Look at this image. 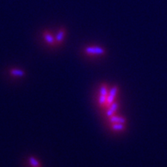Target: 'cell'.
I'll return each mask as SVG.
<instances>
[{
  "instance_id": "6da1fadb",
  "label": "cell",
  "mask_w": 167,
  "mask_h": 167,
  "mask_svg": "<svg viewBox=\"0 0 167 167\" xmlns=\"http://www.w3.org/2000/svg\"><path fill=\"white\" fill-rule=\"evenodd\" d=\"M84 53L89 56H99L104 55L105 54V50L101 46H91L84 48Z\"/></svg>"
},
{
  "instance_id": "7a4b0ae2",
  "label": "cell",
  "mask_w": 167,
  "mask_h": 167,
  "mask_svg": "<svg viewBox=\"0 0 167 167\" xmlns=\"http://www.w3.org/2000/svg\"><path fill=\"white\" fill-rule=\"evenodd\" d=\"M118 92H119V87L117 86H114L110 90V91L108 92V97H107V101H106V108H108V106L111 105L115 101V98L117 95Z\"/></svg>"
},
{
  "instance_id": "52a82bcc",
  "label": "cell",
  "mask_w": 167,
  "mask_h": 167,
  "mask_svg": "<svg viewBox=\"0 0 167 167\" xmlns=\"http://www.w3.org/2000/svg\"><path fill=\"white\" fill-rule=\"evenodd\" d=\"M108 121L111 124H125V119H123L122 117H120V116H117V115H112L111 117L108 118Z\"/></svg>"
},
{
  "instance_id": "5b68a950",
  "label": "cell",
  "mask_w": 167,
  "mask_h": 167,
  "mask_svg": "<svg viewBox=\"0 0 167 167\" xmlns=\"http://www.w3.org/2000/svg\"><path fill=\"white\" fill-rule=\"evenodd\" d=\"M119 108V104L117 102L114 101L111 105H109L107 108V111H106V116L108 118L111 117L112 115H114L115 114V111L118 110Z\"/></svg>"
},
{
  "instance_id": "8992f818",
  "label": "cell",
  "mask_w": 167,
  "mask_h": 167,
  "mask_svg": "<svg viewBox=\"0 0 167 167\" xmlns=\"http://www.w3.org/2000/svg\"><path fill=\"white\" fill-rule=\"evenodd\" d=\"M9 74L13 77H18V78H21V77H24L26 75V72L22 69H16V68H12L9 71Z\"/></svg>"
},
{
  "instance_id": "277c9868",
  "label": "cell",
  "mask_w": 167,
  "mask_h": 167,
  "mask_svg": "<svg viewBox=\"0 0 167 167\" xmlns=\"http://www.w3.org/2000/svg\"><path fill=\"white\" fill-rule=\"evenodd\" d=\"M65 34H66V30H65L64 28H60V29L58 30L57 34H56V44L60 45L63 43V39H64L65 37Z\"/></svg>"
},
{
  "instance_id": "ba28073f",
  "label": "cell",
  "mask_w": 167,
  "mask_h": 167,
  "mask_svg": "<svg viewBox=\"0 0 167 167\" xmlns=\"http://www.w3.org/2000/svg\"><path fill=\"white\" fill-rule=\"evenodd\" d=\"M28 162L31 167H42V165L38 160L33 156H30L28 158Z\"/></svg>"
},
{
  "instance_id": "3957f363",
  "label": "cell",
  "mask_w": 167,
  "mask_h": 167,
  "mask_svg": "<svg viewBox=\"0 0 167 167\" xmlns=\"http://www.w3.org/2000/svg\"><path fill=\"white\" fill-rule=\"evenodd\" d=\"M43 37H44L45 41L46 42V43L50 46H56V40H55V37L50 34L48 30H45L43 32Z\"/></svg>"
},
{
  "instance_id": "9c48e42d",
  "label": "cell",
  "mask_w": 167,
  "mask_h": 167,
  "mask_svg": "<svg viewBox=\"0 0 167 167\" xmlns=\"http://www.w3.org/2000/svg\"><path fill=\"white\" fill-rule=\"evenodd\" d=\"M111 128L114 130V131H122L125 128V124H111Z\"/></svg>"
}]
</instances>
